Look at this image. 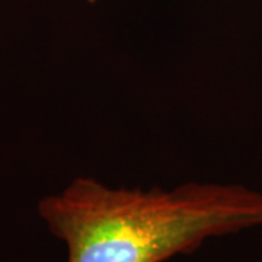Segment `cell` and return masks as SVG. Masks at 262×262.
Returning <instances> with one entry per match:
<instances>
[{
	"label": "cell",
	"mask_w": 262,
	"mask_h": 262,
	"mask_svg": "<svg viewBox=\"0 0 262 262\" xmlns=\"http://www.w3.org/2000/svg\"><path fill=\"white\" fill-rule=\"evenodd\" d=\"M259 2H262V0H259Z\"/></svg>",
	"instance_id": "7a4b0ae2"
},
{
	"label": "cell",
	"mask_w": 262,
	"mask_h": 262,
	"mask_svg": "<svg viewBox=\"0 0 262 262\" xmlns=\"http://www.w3.org/2000/svg\"><path fill=\"white\" fill-rule=\"evenodd\" d=\"M66 262H165L207 241L262 226V192L241 184L111 187L75 178L38 203Z\"/></svg>",
	"instance_id": "6da1fadb"
}]
</instances>
